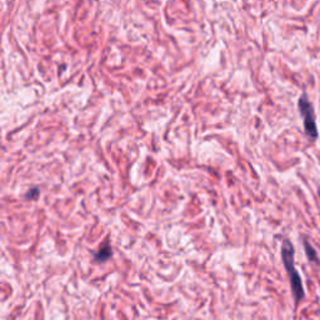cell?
I'll return each instance as SVG.
<instances>
[{"label": "cell", "instance_id": "obj_1", "mask_svg": "<svg viewBox=\"0 0 320 320\" xmlns=\"http://www.w3.org/2000/svg\"><path fill=\"white\" fill-rule=\"evenodd\" d=\"M282 258L283 263H284L285 270L288 271L289 279H290L294 299L298 303L304 298L305 291H304V288H303L302 279H300L299 274H298L297 269H295V263H294V247L288 239H285V240L283 241Z\"/></svg>", "mask_w": 320, "mask_h": 320}, {"label": "cell", "instance_id": "obj_2", "mask_svg": "<svg viewBox=\"0 0 320 320\" xmlns=\"http://www.w3.org/2000/svg\"><path fill=\"white\" fill-rule=\"evenodd\" d=\"M299 110L303 117V120H304V129H305L306 134L311 139H315L318 136V129L317 124H315L314 109H313V105L310 104L305 94H303L299 100Z\"/></svg>", "mask_w": 320, "mask_h": 320}, {"label": "cell", "instance_id": "obj_3", "mask_svg": "<svg viewBox=\"0 0 320 320\" xmlns=\"http://www.w3.org/2000/svg\"><path fill=\"white\" fill-rule=\"evenodd\" d=\"M113 254V250L110 245H105V247H101L97 253H94V259L95 262L104 263L106 262Z\"/></svg>", "mask_w": 320, "mask_h": 320}, {"label": "cell", "instance_id": "obj_4", "mask_svg": "<svg viewBox=\"0 0 320 320\" xmlns=\"http://www.w3.org/2000/svg\"><path fill=\"white\" fill-rule=\"evenodd\" d=\"M304 247H305V250H306V254H308V258L310 259V260H317V253H315V250L313 249V248L309 245L306 241H304Z\"/></svg>", "mask_w": 320, "mask_h": 320}]
</instances>
